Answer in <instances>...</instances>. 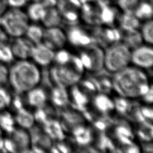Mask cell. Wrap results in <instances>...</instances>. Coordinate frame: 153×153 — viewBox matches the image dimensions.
I'll list each match as a JSON object with an SVG mask.
<instances>
[{
    "label": "cell",
    "instance_id": "obj_22",
    "mask_svg": "<svg viewBox=\"0 0 153 153\" xmlns=\"http://www.w3.org/2000/svg\"><path fill=\"white\" fill-rule=\"evenodd\" d=\"M15 60L10 43L0 45V63L7 65Z\"/></svg>",
    "mask_w": 153,
    "mask_h": 153
},
{
    "label": "cell",
    "instance_id": "obj_5",
    "mask_svg": "<svg viewBox=\"0 0 153 153\" xmlns=\"http://www.w3.org/2000/svg\"><path fill=\"white\" fill-rule=\"evenodd\" d=\"M7 137H4L2 151L8 152H24L28 150L31 144V137L27 130L17 127Z\"/></svg>",
    "mask_w": 153,
    "mask_h": 153
},
{
    "label": "cell",
    "instance_id": "obj_29",
    "mask_svg": "<svg viewBox=\"0 0 153 153\" xmlns=\"http://www.w3.org/2000/svg\"><path fill=\"white\" fill-rule=\"evenodd\" d=\"M75 135L76 139L81 143H87L90 138L89 131L84 128H78L76 130Z\"/></svg>",
    "mask_w": 153,
    "mask_h": 153
},
{
    "label": "cell",
    "instance_id": "obj_30",
    "mask_svg": "<svg viewBox=\"0 0 153 153\" xmlns=\"http://www.w3.org/2000/svg\"><path fill=\"white\" fill-rule=\"evenodd\" d=\"M8 68L7 65L0 63V87H5L8 84Z\"/></svg>",
    "mask_w": 153,
    "mask_h": 153
},
{
    "label": "cell",
    "instance_id": "obj_32",
    "mask_svg": "<svg viewBox=\"0 0 153 153\" xmlns=\"http://www.w3.org/2000/svg\"><path fill=\"white\" fill-rule=\"evenodd\" d=\"M29 0H6L8 6L12 8H22L25 6Z\"/></svg>",
    "mask_w": 153,
    "mask_h": 153
},
{
    "label": "cell",
    "instance_id": "obj_3",
    "mask_svg": "<svg viewBox=\"0 0 153 153\" xmlns=\"http://www.w3.org/2000/svg\"><path fill=\"white\" fill-rule=\"evenodd\" d=\"M29 25V19L22 8H7L0 17L1 28L9 38L23 36Z\"/></svg>",
    "mask_w": 153,
    "mask_h": 153
},
{
    "label": "cell",
    "instance_id": "obj_31",
    "mask_svg": "<svg viewBox=\"0 0 153 153\" xmlns=\"http://www.w3.org/2000/svg\"><path fill=\"white\" fill-rule=\"evenodd\" d=\"M47 129H48L47 133H49L48 134L53 136V137H59L62 135L60 134V128L56 123H50L48 126L47 125Z\"/></svg>",
    "mask_w": 153,
    "mask_h": 153
},
{
    "label": "cell",
    "instance_id": "obj_4",
    "mask_svg": "<svg viewBox=\"0 0 153 153\" xmlns=\"http://www.w3.org/2000/svg\"><path fill=\"white\" fill-rule=\"evenodd\" d=\"M130 56V48L124 42L112 43L103 51V66L115 74L129 66Z\"/></svg>",
    "mask_w": 153,
    "mask_h": 153
},
{
    "label": "cell",
    "instance_id": "obj_1",
    "mask_svg": "<svg viewBox=\"0 0 153 153\" xmlns=\"http://www.w3.org/2000/svg\"><path fill=\"white\" fill-rule=\"evenodd\" d=\"M113 87L121 97L134 99L142 97L152 86L142 69L129 66L114 74Z\"/></svg>",
    "mask_w": 153,
    "mask_h": 153
},
{
    "label": "cell",
    "instance_id": "obj_21",
    "mask_svg": "<svg viewBox=\"0 0 153 153\" xmlns=\"http://www.w3.org/2000/svg\"><path fill=\"white\" fill-rule=\"evenodd\" d=\"M140 35L143 41L151 45L153 42V22L152 19L145 21L140 30Z\"/></svg>",
    "mask_w": 153,
    "mask_h": 153
},
{
    "label": "cell",
    "instance_id": "obj_10",
    "mask_svg": "<svg viewBox=\"0 0 153 153\" xmlns=\"http://www.w3.org/2000/svg\"><path fill=\"white\" fill-rule=\"evenodd\" d=\"M54 53L55 51L42 42L33 45L30 58L36 65L47 66L54 62Z\"/></svg>",
    "mask_w": 153,
    "mask_h": 153
},
{
    "label": "cell",
    "instance_id": "obj_20",
    "mask_svg": "<svg viewBox=\"0 0 153 153\" xmlns=\"http://www.w3.org/2000/svg\"><path fill=\"white\" fill-rule=\"evenodd\" d=\"M94 105L96 108L102 112H108L113 109L114 103H113L106 95L100 94L94 99Z\"/></svg>",
    "mask_w": 153,
    "mask_h": 153
},
{
    "label": "cell",
    "instance_id": "obj_15",
    "mask_svg": "<svg viewBox=\"0 0 153 153\" xmlns=\"http://www.w3.org/2000/svg\"><path fill=\"white\" fill-rule=\"evenodd\" d=\"M62 19V16L57 9L53 6L48 7L45 8V12L41 22L46 27L59 26Z\"/></svg>",
    "mask_w": 153,
    "mask_h": 153
},
{
    "label": "cell",
    "instance_id": "obj_8",
    "mask_svg": "<svg viewBox=\"0 0 153 153\" xmlns=\"http://www.w3.org/2000/svg\"><path fill=\"white\" fill-rule=\"evenodd\" d=\"M54 51L63 48L67 42L66 33L59 26L47 27L42 41Z\"/></svg>",
    "mask_w": 153,
    "mask_h": 153
},
{
    "label": "cell",
    "instance_id": "obj_19",
    "mask_svg": "<svg viewBox=\"0 0 153 153\" xmlns=\"http://www.w3.org/2000/svg\"><path fill=\"white\" fill-rule=\"evenodd\" d=\"M133 13L139 20L145 22L152 19L153 14L152 5L148 2H140Z\"/></svg>",
    "mask_w": 153,
    "mask_h": 153
},
{
    "label": "cell",
    "instance_id": "obj_18",
    "mask_svg": "<svg viewBox=\"0 0 153 153\" xmlns=\"http://www.w3.org/2000/svg\"><path fill=\"white\" fill-rule=\"evenodd\" d=\"M44 30L39 25L32 23L29 25L24 36H25L32 44H37L42 42Z\"/></svg>",
    "mask_w": 153,
    "mask_h": 153
},
{
    "label": "cell",
    "instance_id": "obj_13",
    "mask_svg": "<svg viewBox=\"0 0 153 153\" xmlns=\"http://www.w3.org/2000/svg\"><path fill=\"white\" fill-rule=\"evenodd\" d=\"M26 100L28 104L35 108L42 106L47 100V94L45 91L38 86L30 89L26 93Z\"/></svg>",
    "mask_w": 153,
    "mask_h": 153
},
{
    "label": "cell",
    "instance_id": "obj_23",
    "mask_svg": "<svg viewBox=\"0 0 153 153\" xmlns=\"http://www.w3.org/2000/svg\"><path fill=\"white\" fill-rule=\"evenodd\" d=\"M122 19V26L126 30H136L139 20L135 16L133 13H124Z\"/></svg>",
    "mask_w": 153,
    "mask_h": 153
},
{
    "label": "cell",
    "instance_id": "obj_14",
    "mask_svg": "<svg viewBox=\"0 0 153 153\" xmlns=\"http://www.w3.org/2000/svg\"><path fill=\"white\" fill-rule=\"evenodd\" d=\"M14 115L16 126H18L19 127L27 130L34 124V115L24 108L16 111Z\"/></svg>",
    "mask_w": 153,
    "mask_h": 153
},
{
    "label": "cell",
    "instance_id": "obj_34",
    "mask_svg": "<svg viewBox=\"0 0 153 153\" xmlns=\"http://www.w3.org/2000/svg\"><path fill=\"white\" fill-rule=\"evenodd\" d=\"M4 136L3 132L0 130V151H2V144L4 142Z\"/></svg>",
    "mask_w": 153,
    "mask_h": 153
},
{
    "label": "cell",
    "instance_id": "obj_17",
    "mask_svg": "<svg viewBox=\"0 0 153 153\" xmlns=\"http://www.w3.org/2000/svg\"><path fill=\"white\" fill-rule=\"evenodd\" d=\"M46 7L42 3L33 2L28 5L26 11H25L29 20L33 22H41Z\"/></svg>",
    "mask_w": 153,
    "mask_h": 153
},
{
    "label": "cell",
    "instance_id": "obj_11",
    "mask_svg": "<svg viewBox=\"0 0 153 153\" xmlns=\"http://www.w3.org/2000/svg\"><path fill=\"white\" fill-rule=\"evenodd\" d=\"M15 59L26 60L30 57L32 48L34 45L25 36L13 38L10 43Z\"/></svg>",
    "mask_w": 153,
    "mask_h": 153
},
{
    "label": "cell",
    "instance_id": "obj_16",
    "mask_svg": "<svg viewBox=\"0 0 153 153\" xmlns=\"http://www.w3.org/2000/svg\"><path fill=\"white\" fill-rule=\"evenodd\" d=\"M14 115L8 109L0 111V130L4 134H9L16 128Z\"/></svg>",
    "mask_w": 153,
    "mask_h": 153
},
{
    "label": "cell",
    "instance_id": "obj_27",
    "mask_svg": "<svg viewBox=\"0 0 153 153\" xmlns=\"http://www.w3.org/2000/svg\"><path fill=\"white\" fill-rule=\"evenodd\" d=\"M12 95L5 87H0V111L8 109L10 106Z\"/></svg>",
    "mask_w": 153,
    "mask_h": 153
},
{
    "label": "cell",
    "instance_id": "obj_7",
    "mask_svg": "<svg viewBox=\"0 0 153 153\" xmlns=\"http://www.w3.org/2000/svg\"><path fill=\"white\" fill-rule=\"evenodd\" d=\"M130 63L140 69H149L153 64V51L151 46L140 45L131 50Z\"/></svg>",
    "mask_w": 153,
    "mask_h": 153
},
{
    "label": "cell",
    "instance_id": "obj_28",
    "mask_svg": "<svg viewBox=\"0 0 153 153\" xmlns=\"http://www.w3.org/2000/svg\"><path fill=\"white\" fill-rule=\"evenodd\" d=\"M64 89L65 88L58 87L52 93V99L57 105H63L67 100V94Z\"/></svg>",
    "mask_w": 153,
    "mask_h": 153
},
{
    "label": "cell",
    "instance_id": "obj_12",
    "mask_svg": "<svg viewBox=\"0 0 153 153\" xmlns=\"http://www.w3.org/2000/svg\"><path fill=\"white\" fill-rule=\"evenodd\" d=\"M67 41L78 47H87L91 45L92 39L85 32L78 27L71 28L66 33Z\"/></svg>",
    "mask_w": 153,
    "mask_h": 153
},
{
    "label": "cell",
    "instance_id": "obj_24",
    "mask_svg": "<svg viewBox=\"0 0 153 153\" xmlns=\"http://www.w3.org/2000/svg\"><path fill=\"white\" fill-rule=\"evenodd\" d=\"M128 33L126 36V42L124 43L130 48V47H133V48L140 45V41L142 40L140 33L136 32V30H127Z\"/></svg>",
    "mask_w": 153,
    "mask_h": 153
},
{
    "label": "cell",
    "instance_id": "obj_6",
    "mask_svg": "<svg viewBox=\"0 0 153 153\" xmlns=\"http://www.w3.org/2000/svg\"><path fill=\"white\" fill-rule=\"evenodd\" d=\"M51 77L57 87L66 88L75 84L81 77V73L69 63L57 65L51 71Z\"/></svg>",
    "mask_w": 153,
    "mask_h": 153
},
{
    "label": "cell",
    "instance_id": "obj_25",
    "mask_svg": "<svg viewBox=\"0 0 153 153\" xmlns=\"http://www.w3.org/2000/svg\"><path fill=\"white\" fill-rule=\"evenodd\" d=\"M120 9L124 13H133L138 6L140 0H116Z\"/></svg>",
    "mask_w": 153,
    "mask_h": 153
},
{
    "label": "cell",
    "instance_id": "obj_33",
    "mask_svg": "<svg viewBox=\"0 0 153 153\" xmlns=\"http://www.w3.org/2000/svg\"><path fill=\"white\" fill-rule=\"evenodd\" d=\"M9 36L0 26V45L8 43Z\"/></svg>",
    "mask_w": 153,
    "mask_h": 153
},
{
    "label": "cell",
    "instance_id": "obj_26",
    "mask_svg": "<svg viewBox=\"0 0 153 153\" xmlns=\"http://www.w3.org/2000/svg\"><path fill=\"white\" fill-rule=\"evenodd\" d=\"M71 57L72 55L68 51L61 48L55 51L54 61L56 62L57 65H66L69 62Z\"/></svg>",
    "mask_w": 153,
    "mask_h": 153
},
{
    "label": "cell",
    "instance_id": "obj_2",
    "mask_svg": "<svg viewBox=\"0 0 153 153\" xmlns=\"http://www.w3.org/2000/svg\"><path fill=\"white\" fill-rule=\"evenodd\" d=\"M41 77L38 66L28 59L17 60L8 68V84L18 94L38 86Z\"/></svg>",
    "mask_w": 153,
    "mask_h": 153
},
{
    "label": "cell",
    "instance_id": "obj_9",
    "mask_svg": "<svg viewBox=\"0 0 153 153\" xmlns=\"http://www.w3.org/2000/svg\"><path fill=\"white\" fill-rule=\"evenodd\" d=\"M79 59L84 68L98 70L103 66V51L91 45L81 54Z\"/></svg>",
    "mask_w": 153,
    "mask_h": 153
}]
</instances>
